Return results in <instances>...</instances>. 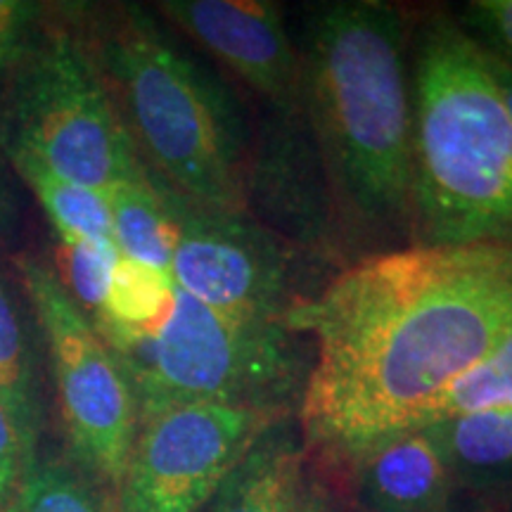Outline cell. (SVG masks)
<instances>
[{
  "instance_id": "cell-22",
  "label": "cell",
  "mask_w": 512,
  "mask_h": 512,
  "mask_svg": "<svg viewBox=\"0 0 512 512\" xmlns=\"http://www.w3.org/2000/svg\"><path fill=\"white\" fill-rule=\"evenodd\" d=\"M463 29L479 48L512 67V0H472L463 10Z\"/></svg>"
},
{
  "instance_id": "cell-1",
  "label": "cell",
  "mask_w": 512,
  "mask_h": 512,
  "mask_svg": "<svg viewBox=\"0 0 512 512\" xmlns=\"http://www.w3.org/2000/svg\"><path fill=\"white\" fill-rule=\"evenodd\" d=\"M510 320L512 247L413 245L349 266L283 318L313 342L299 401L306 446L354 463L427 427Z\"/></svg>"
},
{
  "instance_id": "cell-13",
  "label": "cell",
  "mask_w": 512,
  "mask_h": 512,
  "mask_svg": "<svg viewBox=\"0 0 512 512\" xmlns=\"http://www.w3.org/2000/svg\"><path fill=\"white\" fill-rule=\"evenodd\" d=\"M302 491V451L287 420H280L256 441L204 512H297Z\"/></svg>"
},
{
  "instance_id": "cell-11",
  "label": "cell",
  "mask_w": 512,
  "mask_h": 512,
  "mask_svg": "<svg viewBox=\"0 0 512 512\" xmlns=\"http://www.w3.org/2000/svg\"><path fill=\"white\" fill-rule=\"evenodd\" d=\"M354 465L373 512H444L456 479L430 425L380 441Z\"/></svg>"
},
{
  "instance_id": "cell-16",
  "label": "cell",
  "mask_w": 512,
  "mask_h": 512,
  "mask_svg": "<svg viewBox=\"0 0 512 512\" xmlns=\"http://www.w3.org/2000/svg\"><path fill=\"white\" fill-rule=\"evenodd\" d=\"M456 477H501L512 472V408H484L430 425Z\"/></svg>"
},
{
  "instance_id": "cell-2",
  "label": "cell",
  "mask_w": 512,
  "mask_h": 512,
  "mask_svg": "<svg viewBox=\"0 0 512 512\" xmlns=\"http://www.w3.org/2000/svg\"><path fill=\"white\" fill-rule=\"evenodd\" d=\"M304 114L342 216L361 230L411 223L413 110L403 19L382 0L311 10Z\"/></svg>"
},
{
  "instance_id": "cell-21",
  "label": "cell",
  "mask_w": 512,
  "mask_h": 512,
  "mask_svg": "<svg viewBox=\"0 0 512 512\" xmlns=\"http://www.w3.org/2000/svg\"><path fill=\"white\" fill-rule=\"evenodd\" d=\"M48 8L36 0H0V91L27 57Z\"/></svg>"
},
{
  "instance_id": "cell-5",
  "label": "cell",
  "mask_w": 512,
  "mask_h": 512,
  "mask_svg": "<svg viewBox=\"0 0 512 512\" xmlns=\"http://www.w3.org/2000/svg\"><path fill=\"white\" fill-rule=\"evenodd\" d=\"M8 150L100 192L145 169L88 48L76 5H50L27 57L0 91V152Z\"/></svg>"
},
{
  "instance_id": "cell-20",
  "label": "cell",
  "mask_w": 512,
  "mask_h": 512,
  "mask_svg": "<svg viewBox=\"0 0 512 512\" xmlns=\"http://www.w3.org/2000/svg\"><path fill=\"white\" fill-rule=\"evenodd\" d=\"M498 406L512 408V320L491 354L456 384H451V389L437 401L430 425L460 413Z\"/></svg>"
},
{
  "instance_id": "cell-3",
  "label": "cell",
  "mask_w": 512,
  "mask_h": 512,
  "mask_svg": "<svg viewBox=\"0 0 512 512\" xmlns=\"http://www.w3.org/2000/svg\"><path fill=\"white\" fill-rule=\"evenodd\" d=\"M76 17L145 171L183 200L247 214L245 133L233 100L140 5Z\"/></svg>"
},
{
  "instance_id": "cell-8",
  "label": "cell",
  "mask_w": 512,
  "mask_h": 512,
  "mask_svg": "<svg viewBox=\"0 0 512 512\" xmlns=\"http://www.w3.org/2000/svg\"><path fill=\"white\" fill-rule=\"evenodd\" d=\"M287 408L195 401L138 420L117 512H202Z\"/></svg>"
},
{
  "instance_id": "cell-17",
  "label": "cell",
  "mask_w": 512,
  "mask_h": 512,
  "mask_svg": "<svg viewBox=\"0 0 512 512\" xmlns=\"http://www.w3.org/2000/svg\"><path fill=\"white\" fill-rule=\"evenodd\" d=\"M171 297H174V283L169 275L121 256L114 268L105 306L93 328L105 342L143 335L157 328L159 320L166 316Z\"/></svg>"
},
{
  "instance_id": "cell-23",
  "label": "cell",
  "mask_w": 512,
  "mask_h": 512,
  "mask_svg": "<svg viewBox=\"0 0 512 512\" xmlns=\"http://www.w3.org/2000/svg\"><path fill=\"white\" fill-rule=\"evenodd\" d=\"M38 460V451L27 444L17 422L0 401V512H5L24 494L29 472Z\"/></svg>"
},
{
  "instance_id": "cell-25",
  "label": "cell",
  "mask_w": 512,
  "mask_h": 512,
  "mask_svg": "<svg viewBox=\"0 0 512 512\" xmlns=\"http://www.w3.org/2000/svg\"><path fill=\"white\" fill-rule=\"evenodd\" d=\"M482 53H484L486 69H489V74H491V81H494V86L498 91V98H501L505 114H508V119L512 124V67H508V64L501 60H496V57L486 53V50H482Z\"/></svg>"
},
{
  "instance_id": "cell-4",
  "label": "cell",
  "mask_w": 512,
  "mask_h": 512,
  "mask_svg": "<svg viewBox=\"0 0 512 512\" xmlns=\"http://www.w3.org/2000/svg\"><path fill=\"white\" fill-rule=\"evenodd\" d=\"M411 226L427 247H512V124L482 48L448 15L413 55Z\"/></svg>"
},
{
  "instance_id": "cell-6",
  "label": "cell",
  "mask_w": 512,
  "mask_h": 512,
  "mask_svg": "<svg viewBox=\"0 0 512 512\" xmlns=\"http://www.w3.org/2000/svg\"><path fill=\"white\" fill-rule=\"evenodd\" d=\"M292 337L283 323L230 318L174 285L157 328L105 344L131 382L140 420L195 401L285 408L304 373Z\"/></svg>"
},
{
  "instance_id": "cell-26",
  "label": "cell",
  "mask_w": 512,
  "mask_h": 512,
  "mask_svg": "<svg viewBox=\"0 0 512 512\" xmlns=\"http://www.w3.org/2000/svg\"><path fill=\"white\" fill-rule=\"evenodd\" d=\"M297 512H335L330 508L328 503L323 501L318 494H313V491H309L304 486L302 496H299V505H297Z\"/></svg>"
},
{
  "instance_id": "cell-14",
  "label": "cell",
  "mask_w": 512,
  "mask_h": 512,
  "mask_svg": "<svg viewBox=\"0 0 512 512\" xmlns=\"http://www.w3.org/2000/svg\"><path fill=\"white\" fill-rule=\"evenodd\" d=\"M112 216V240L128 261L169 275L174 252V226L162 190L147 171L124 178L107 192Z\"/></svg>"
},
{
  "instance_id": "cell-10",
  "label": "cell",
  "mask_w": 512,
  "mask_h": 512,
  "mask_svg": "<svg viewBox=\"0 0 512 512\" xmlns=\"http://www.w3.org/2000/svg\"><path fill=\"white\" fill-rule=\"evenodd\" d=\"M157 12L209 50L285 119L304 114L302 57L266 0H164Z\"/></svg>"
},
{
  "instance_id": "cell-7",
  "label": "cell",
  "mask_w": 512,
  "mask_h": 512,
  "mask_svg": "<svg viewBox=\"0 0 512 512\" xmlns=\"http://www.w3.org/2000/svg\"><path fill=\"white\" fill-rule=\"evenodd\" d=\"M12 264L53 380L67 456L117 498L138 432L131 382L53 266L36 254H17Z\"/></svg>"
},
{
  "instance_id": "cell-19",
  "label": "cell",
  "mask_w": 512,
  "mask_h": 512,
  "mask_svg": "<svg viewBox=\"0 0 512 512\" xmlns=\"http://www.w3.org/2000/svg\"><path fill=\"white\" fill-rule=\"evenodd\" d=\"M119 259L114 242L55 238L53 271L91 323L100 318Z\"/></svg>"
},
{
  "instance_id": "cell-15",
  "label": "cell",
  "mask_w": 512,
  "mask_h": 512,
  "mask_svg": "<svg viewBox=\"0 0 512 512\" xmlns=\"http://www.w3.org/2000/svg\"><path fill=\"white\" fill-rule=\"evenodd\" d=\"M3 155L41 204L55 238L114 242L107 192L67 181L24 152L8 150Z\"/></svg>"
},
{
  "instance_id": "cell-24",
  "label": "cell",
  "mask_w": 512,
  "mask_h": 512,
  "mask_svg": "<svg viewBox=\"0 0 512 512\" xmlns=\"http://www.w3.org/2000/svg\"><path fill=\"white\" fill-rule=\"evenodd\" d=\"M19 223V204L12 185L5 174L3 164H0V245L12 240Z\"/></svg>"
},
{
  "instance_id": "cell-12",
  "label": "cell",
  "mask_w": 512,
  "mask_h": 512,
  "mask_svg": "<svg viewBox=\"0 0 512 512\" xmlns=\"http://www.w3.org/2000/svg\"><path fill=\"white\" fill-rule=\"evenodd\" d=\"M0 401L27 444L38 451L46 425L41 358L34 316L17 275L0 268Z\"/></svg>"
},
{
  "instance_id": "cell-18",
  "label": "cell",
  "mask_w": 512,
  "mask_h": 512,
  "mask_svg": "<svg viewBox=\"0 0 512 512\" xmlns=\"http://www.w3.org/2000/svg\"><path fill=\"white\" fill-rule=\"evenodd\" d=\"M27 512H117L110 491L69 456L38 458L24 486Z\"/></svg>"
},
{
  "instance_id": "cell-27",
  "label": "cell",
  "mask_w": 512,
  "mask_h": 512,
  "mask_svg": "<svg viewBox=\"0 0 512 512\" xmlns=\"http://www.w3.org/2000/svg\"><path fill=\"white\" fill-rule=\"evenodd\" d=\"M5 512H27V503H24V494H22V496H19V498H17V501H15V503H12V505H10V508H8V510H5Z\"/></svg>"
},
{
  "instance_id": "cell-9",
  "label": "cell",
  "mask_w": 512,
  "mask_h": 512,
  "mask_svg": "<svg viewBox=\"0 0 512 512\" xmlns=\"http://www.w3.org/2000/svg\"><path fill=\"white\" fill-rule=\"evenodd\" d=\"M159 190L174 226L171 283L230 318L283 323L299 302L290 249L249 214L200 207L164 185Z\"/></svg>"
}]
</instances>
